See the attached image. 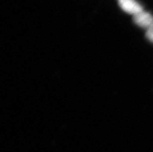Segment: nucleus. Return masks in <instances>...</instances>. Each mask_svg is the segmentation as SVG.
Instances as JSON below:
<instances>
[{"instance_id": "obj_1", "label": "nucleus", "mask_w": 153, "mask_h": 152, "mask_svg": "<svg viewBox=\"0 0 153 152\" xmlns=\"http://www.w3.org/2000/svg\"><path fill=\"white\" fill-rule=\"evenodd\" d=\"M117 1L121 9L128 13L134 16L143 11L142 6L136 0H117Z\"/></svg>"}, {"instance_id": "obj_2", "label": "nucleus", "mask_w": 153, "mask_h": 152, "mask_svg": "<svg viewBox=\"0 0 153 152\" xmlns=\"http://www.w3.org/2000/svg\"><path fill=\"white\" fill-rule=\"evenodd\" d=\"M134 21L136 24L147 30L153 26L152 16L144 10L134 16Z\"/></svg>"}, {"instance_id": "obj_3", "label": "nucleus", "mask_w": 153, "mask_h": 152, "mask_svg": "<svg viewBox=\"0 0 153 152\" xmlns=\"http://www.w3.org/2000/svg\"><path fill=\"white\" fill-rule=\"evenodd\" d=\"M146 36H147L148 39H149L150 41L153 42V26L147 30Z\"/></svg>"}]
</instances>
